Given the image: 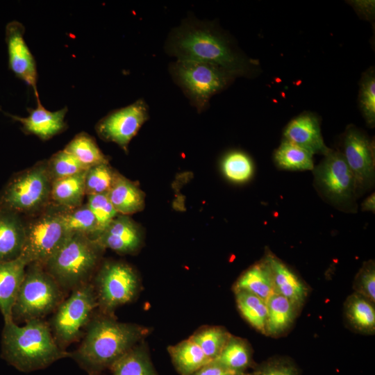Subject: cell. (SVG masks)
Segmentation results:
<instances>
[{
  "label": "cell",
  "mask_w": 375,
  "mask_h": 375,
  "mask_svg": "<svg viewBox=\"0 0 375 375\" xmlns=\"http://www.w3.org/2000/svg\"><path fill=\"white\" fill-rule=\"evenodd\" d=\"M69 354L60 347L49 324L42 319L29 320L22 326L13 320L4 322L1 356L20 372L43 369Z\"/></svg>",
  "instance_id": "cell-3"
},
{
  "label": "cell",
  "mask_w": 375,
  "mask_h": 375,
  "mask_svg": "<svg viewBox=\"0 0 375 375\" xmlns=\"http://www.w3.org/2000/svg\"><path fill=\"white\" fill-rule=\"evenodd\" d=\"M87 197L88 202L86 204L95 217L100 233L118 213L106 194L88 195Z\"/></svg>",
  "instance_id": "cell-38"
},
{
  "label": "cell",
  "mask_w": 375,
  "mask_h": 375,
  "mask_svg": "<svg viewBox=\"0 0 375 375\" xmlns=\"http://www.w3.org/2000/svg\"><path fill=\"white\" fill-rule=\"evenodd\" d=\"M47 166L51 182L88 169L73 155L64 149L52 155L47 160Z\"/></svg>",
  "instance_id": "cell-36"
},
{
  "label": "cell",
  "mask_w": 375,
  "mask_h": 375,
  "mask_svg": "<svg viewBox=\"0 0 375 375\" xmlns=\"http://www.w3.org/2000/svg\"><path fill=\"white\" fill-rule=\"evenodd\" d=\"M344 315L349 326L355 331L366 335L375 332L374 303L353 292L345 300Z\"/></svg>",
  "instance_id": "cell-23"
},
{
  "label": "cell",
  "mask_w": 375,
  "mask_h": 375,
  "mask_svg": "<svg viewBox=\"0 0 375 375\" xmlns=\"http://www.w3.org/2000/svg\"><path fill=\"white\" fill-rule=\"evenodd\" d=\"M86 171L52 181L50 201L63 209H72L83 205L85 196Z\"/></svg>",
  "instance_id": "cell-26"
},
{
  "label": "cell",
  "mask_w": 375,
  "mask_h": 375,
  "mask_svg": "<svg viewBox=\"0 0 375 375\" xmlns=\"http://www.w3.org/2000/svg\"><path fill=\"white\" fill-rule=\"evenodd\" d=\"M59 215L69 233H81L92 239L99 233L97 222L87 204L60 210Z\"/></svg>",
  "instance_id": "cell-31"
},
{
  "label": "cell",
  "mask_w": 375,
  "mask_h": 375,
  "mask_svg": "<svg viewBox=\"0 0 375 375\" xmlns=\"http://www.w3.org/2000/svg\"><path fill=\"white\" fill-rule=\"evenodd\" d=\"M25 27L16 20L7 24L5 40L8 56V67L12 73L31 86L38 94V72L35 58L24 40Z\"/></svg>",
  "instance_id": "cell-14"
},
{
  "label": "cell",
  "mask_w": 375,
  "mask_h": 375,
  "mask_svg": "<svg viewBox=\"0 0 375 375\" xmlns=\"http://www.w3.org/2000/svg\"><path fill=\"white\" fill-rule=\"evenodd\" d=\"M173 365L180 375H192L211 360L190 338L168 347Z\"/></svg>",
  "instance_id": "cell-27"
},
{
  "label": "cell",
  "mask_w": 375,
  "mask_h": 375,
  "mask_svg": "<svg viewBox=\"0 0 375 375\" xmlns=\"http://www.w3.org/2000/svg\"><path fill=\"white\" fill-rule=\"evenodd\" d=\"M62 290L42 265H28L12 309V320L43 319L63 301Z\"/></svg>",
  "instance_id": "cell-6"
},
{
  "label": "cell",
  "mask_w": 375,
  "mask_h": 375,
  "mask_svg": "<svg viewBox=\"0 0 375 375\" xmlns=\"http://www.w3.org/2000/svg\"><path fill=\"white\" fill-rule=\"evenodd\" d=\"M103 249L88 235L70 233L42 265L62 290H73L89 282Z\"/></svg>",
  "instance_id": "cell-4"
},
{
  "label": "cell",
  "mask_w": 375,
  "mask_h": 375,
  "mask_svg": "<svg viewBox=\"0 0 375 375\" xmlns=\"http://www.w3.org/2000/svg\"><path fill=\"white\" fill-rule=\"evenodd\" d=\"M342 154L354 176L357 190L372 184L375 172L374 143L360 131L351 127L344 135Z\"/></svg>",
  "instance_id": "cell-13"
},
{
  "label": "cell",
  "mask_w": 375,
  "mask_h": 375,
  "mask_svg": "<svg viewBox=\"0 0 375 375\" xmlns=\"http://www.w3.org/2000/svg\"><path fill=\"white\" fill-rule=\"evenodd\" d=\"M355 5L360 9V10L365 13L372 15L374 10V1H356Z\"/></svg>",
  "instance_id": "cell-42"
},
{
  "label": "cell",
  "mask_w": 375,
  "mask_h": 375,
  "mask_svg": "<svg viewBox=\"0 0 375 375\" xmlns=\"http://www.w3.org/2000/svg\"><path fill=\"white\" fill-rule=\"evenodd\" d=\"M51 180L47 160L14 175L0 192V206L16 212H40L50 202Z\"/></svg>",
  "instance_id": "cell-7"
},
{
  "label": "cell",
  "mask_w": 375,
  "mask_h": 375,
  "mask_svg": "<svg viewBox=\"0 0 375 375\" xmlns=\"http://www.w3.org/2000/svg\"><path fill=\"white\" fill-rule=\"evenodd\" d=\"M110 370L112 375H158L144 341L128 351Z\"/></svg>",
  "instance_id": "cell-28"
},
{
  "label": "cell",
  "mask_w": 375,
  "mask_h": 375,
  "mask_svg": "<svg viewBox=\"0 0 375 375\" xmlns=\"http://www.w3.org/2000/svg\"><path fill=\"white\" fill-rule=\"evenodd\" d=\"M288 140L313 154L326 155L331 150L324 142L317 117L309 113L295 117L285 127L283 133Z\"/></svg>",
  "instance_id": "cell-18"
},
{
  "label": "cell",
  "mask_w": 375,
  "mask_h": 375,
  "mask_svg": "<svg viewBox=\"0 0 375 375\" xmlns=\"http://www.w3.org/2000/svg\"><path fill=\"white\" fill-rule=\"evenodd\" d=\"M313 170L317 186L332 202L342 204L354 198L356 182L342 153L331 149Z\"/></svg>",
  "instance_id": "cell-11"
},
{
  "label": "cell",
  "mask_w": 375,
  "mask_h": 375,
  "mask_svg": "<svg viewBox=\"0 0 375 375\" xmlns=\"http://www.w3.org/2000/svg\"><path fill=\"white\" fill-rule=\"evenodd\" d=\"M106 194L118 214L131 215L144 208L143 192L134 183L118 173Z\"/></svg>",
  "instance_id": "cell-22"
},
{
  "label": "cell",
  "mask_w": 375,
  "mask_h": 375,
  "mask_svg": "<svg viewBox=\"0 0 375 375\" xmlns=\"http://www.w3.org/2000/svg\"><path fill=\"white\" fill-rule=\"evenodd\" d=\"M356 292L372 302L375 301V265L374 260L365 262L355 276L353 283Z\"/></svg>",
  "instance_id": "cell-40"
},
{
  "label": "cell",
  "mask_w": 375,
  "mask_h": 375,
  "mask_svg": "<svg viewBox=\"0 0 375 375\" xmlns=\"http://www.w3.org/2000/svg\"><path fill=\"white\" fill-rule=\"evenodd\" d=\"M231 335L223 326H205L199 328L190 338L199 345L210 360H213L219 356Z\"/></svg>",
  "instance_id": "cell-33"
},
{
  "label": "cell",
  "mask_w": 375,
  "mask_h": 375,
  "mask_svg": "<svg viewBox=\"0 0 375 375\" xmlns=\"http://www.w3.org/2000/svg\"><path fill=\"white\" fill-rule=\"evenodd\" d=\"M247 375H301V372L290 357L276 356L256 365Z\"/></svg>",
  "instance_id": "cell-37"
},
{
  "label": "cell",
  "mask_w": 375,
  "mask_h": 375,
  "mask_svg": "<svg viewBox=\"0 0 375 375\" xmlns=\"http://www.w3.org/2000/svg\"><path fill=\"white\" fill-rule=\"evenodd\" d=\"M27 265L20 257L0 262V311L4 322L12 320V309L24 278Z\"/></svg>",
  "instance_id": "cell-19"
},
{
  "label": "cell",
  "mask_w": 375,
  "mask_h": 375,
  "mask_svg": "<svg viewBox=\"0 0 375 375\" xmlns=\"http://www.w3.org/2000/svg\"><path fill=\"white\" fill-rule=\"evenodd\" d=\"M278 167L288 170H313L312 154L284 140L274 153Z\"/></svg>",
  "instance_id": "cell-32"
},
{
  "label": "cell",
  "mask_w": 375,
  "mask_h": 375,
  "mask_svg": "<svg viewBox=\"0 0 375 375\" xmlns=\"http://www.w3.org/2000/svg\"><path fill=\"white\" fill-rule=\"evenodd\" d=\"M35 95L37 106L35 108H28V115L26 117L8 115L22 124V129L25 133L47 140L65 130L67 124L65 118L68 109L65 107L59 110L49 111L42 104L38 93Z\"/></svg>",
  "instance_id": "cell-15"
},
{
  "label": "cell",
  "mask_w": 375,
  "mask_h": 375,
  "mask_svg": "<svg viewBox=\"0 0 375 375\" xmlns=\"http://www.w3.org/2000/svg\"><path fill=\"white\" fill-rule=\"evenodd\" d=\"M267 317L265 335L276 338L292 327L299 309L288 299L273 294L267 301Z\"/></svg>",
  "instance_id": "cell-21"
},
{
  "label": "cell",
  "mask_w": 375,
  "mask_h": 375,
  "mask_svg": "<svg viewBox=\"0 0 375 375\" xmlns=\"http://www.w3.org/2000/svg\"><path fill=\"white\" fill-rule=\"evenodd\" d=\"M165 50L176 60L213 64L233 76L246 75L250 69L248 60L234 50L214 24L194 17L184 19L170 31Z\"/></svg>",
  "instance_id": "cell-1"
},
{
  "label": "cell",
  "mask_w": 375,
  "mask_h": 375,
  "mask_svg": "<svg viewBox=\"0 0 375 375\" xmlns=\"http://www.w3.org/2000/svg\"><path fill=\"white\" fill-rule=\"evenodd\" d=\"M117 172L108 162L90 167L85 174V195L107 194L112 187Z\"/></svg>",
  "instance_id": "cell-34"
},
{
  "label": "cell",
  "mask_w": 375,
  "mask_h": 375,
  "mask_svg": "<svg viewBox=\"0 0 375 375\" xmlns=\"http://www.w3.org/2000/svg\"><path fill=\"white\" fill-rule=\"evenodd\" d=\"M362 210L373 211L375 209V197L374 193L369 195L362 203Z\"/></svg>",
  "instance_id": "cell-43"
},
{
  "label": "cell",
  "mask_w": 375,
  "mask_h": 375,
  "mask_svg": "<svg viewBox=\"0 0 375 375\" xmlns=\"http://www.w3.org/2000/svg\"><path fill=\"white\" fill-rule=\"evenodd\" d=\"M24 240L25 223L20 215L0 206V262L19 258Z\"/></svg>",
  "instance_id": "cell-20"
},
{
  "label": "cell",
  "mask_w": 375,
  "mask_h": 375,
  "mask_svg": "<svg viewBox=\"0 0 375 375\" xmlns=\"http://www.w3.org/2000/svg\"><path fill=\"white\" fill-rule=\"evenodd\" d=\"M224 176L235 183H243L252 176L253 167L250 158L244 153L233 151L228 153L222 162Z\"/></svg>",
  "instance_id": "cell-35"
},
{
  "label": "cell",
  "mask_w": 375,
  "mask_h": 375,
  "mask_svg": "<svg viewBox=\"0 0 375 375\" xmlns=\"http://www.w3.org/2000/svg\"><path fill=\"white\" fill-rule=\"evenodd\" d=\"M94 240L104 249L119 253H133L142 243L140 231L127 215L118 214Z\"/></svg>",
  "instance_id": "cell-16"
},
{
  "label": "cell",
  "mask_w": 375,
  "mask_h": 375,
  "mask_svg": "<svg viewBox=\"0 0 375 375\" xmlns=\"http://www.w3.org/2000/svg\"><path fill=\"white\" fill-rule=\"evenodd\" d=\"M63 149L73 155L88 169L108 162L107 157L101 151L95 140L85 132L76 135Z\"/></svg>",
  "instance_id": "cell-30"
},
{
  "label": "cell",
  "mask_w": 375,
  "mask_h": 375,
  "mask_svg": "<svg viewBox=\"0 0 375 375\" xmlns=\"http://www.w3.org/2000/svg\"><path fill=\"white\" fill-rule=\"evenodd\" d=\"M263 258L271 272L274 293L288 299L300 310L309 293L307 284L269 250Z\"/></svg>",
  "instance_id": "cell-17"
},
{
  "label": "cell",
  "mask_w": 375,
  "mask_h": 375,
  "mask_svg": "<svg viewBox=\"0 0 375 375\" xmlns=\"http://www.w3.org/2000/svg\"><path fill=\"white\" fill-rule=\"evenodd\" d=\"M234 293L242 316L256 330L265 335L267 317L266 301L244 290H235Z\"/></svg>",
  "instance_id": "cell-29"
},
{
  "label": "cell",
  "mask_w": 375,
  "mask_h": 375,
  "mask_svg": "<svg viewBox=\"0 0 375 375\" xmlns=\"http://www.w3.org/2000/svg\"><path fill=\"white\" fill-rule=\"evenodd\" d=\"M69 235L61 220L59 211L40 213L25 224V240L19 257L27 265H43Z\"/></svg>",
  "instance_id": "cell-10"
},
{
  "label": "cell",
  "mask_w": 375,
  "mask_h": 375,
  "mask_svg": "<svg viewBox=\"0 0 375 375\" xmlns=\"http://www.w3.org/2000/svg\"><path fill=\"white\" fill-rule=\"evenodd\" d=\"M247 374H239L231 371L217 362L211 360L201 367L192 375H247Z\"/></svg>",
  "instance_id": "cell-41"
},
{
  "label": "cell",
  "mask_w": 375,
  "mask_h": 375,
  "mask_svg": "<svg viewBox=\"0 0 375 375\" xmlns=\"http://www.w3.org/2000/svg\"><path fill=\"white\" fill-rule=\"evenodd\" d=\"M213 361L239 374H247L249 369L256 365L249 343L245 339L233 335Z\"/></svg>",
  "instance_id": "cell-25"
},
{
  "label": "cell",
  "mask_w": 375,
  "mask_h": 375,
  "mask_svg": "<svg viewBox=\"0 0 375 375\" xmlns=\"http://www.w3.org/2000/svg\"><path fill=\"white\" fill-rule=\"evenodd\" d=\"M149 119V107L143 99L114 110L100 119L95 129L103 140L112 142L124 150Z\"/></svg>",
  "instance_id": "cell-12"
},
{
  "label": "cell",
  "mask_w": 375,
  "mask_h": 375,
  "mask_svg": "<svg viewBox=\"0 0 375 375\" xmlns=\"http://www.w3.org/2000/svg\"><path fill=\"white\" fill-rule=\"evenodd\" d=\"M149 333L146 326L103 315L90 320L81 344L69 357L88 375H101Z\"/></svg>",
  "instance_id": "cell-2"
},
{
  "label": "cell",
  "mask_w": 375,
  "mask_h": 375,
  "mask_svg": "<svg viewBox=\"0 0 375 375\" xmlns=\"http://www.w3.org/2000/svg\"><path fill=\"white\" fill-rule=\"evenodd\" d=\"M102 315L113 317L117 308L132 301L140 290L139 278L131 267L120 262H106L93 284Z\"/></svg>",
  "instance_id": "cell-9"
},
{
  "label": "cell",
  "mask_w": 375,
  "mask_h": 375,
  "mask_svg": "<svg viewBox=\"0 0 375 375\" xmlns=\"http://www.w3.org/2000/svg\"><path fill=\"white\" fill-rule=\"evenodd\" d=\"M169 72L198 112L205 111L211 97L234 77L217 65L194 60H176L169 64Z\"/></svg>",
  "instance_id": "cell-5"
},
{
  "label": "cell",
  "mask_w": 375,
  "mask_h": 375,
  "mask_svg": "<svg viewBox=\"0 0 375 375\" xmlns=\"http://www.w3.org/2000/svg\"><path fill=\"white\" fill-rule=\"evenodd\" d=\"M359 102L367 124L373 126L375 122V76L374 70L368 72L362 78Z\"/></svg>",
  "instance_id": "cell-39"
},
{
  "label": "cell",
  "mask_w": 375,
  "mask_h": 375,
  "mask_svg": "<svg viewBox=\"0 0 375 375\" xmlns=\"http://www.w3.org/2000/svg\"><path fill=\"white\" fill-rule=\"evenodd\" d=\"M233 291L244 290L267 301L274 294L271 272L264 258L246 269L237 279Z\"/></svg>",
  "instance_id": "cell-24"
},
{
  "label": "cell",
  "mask_w": 375,
  "mask_h": 375,
  "mask_svg": "<svg viewBox=\"0 0 375 375\" xmlns=\"http://www.w3.org/2000/svg\"><path fill=\"white\" fill-rule=\"evenodd\" d=\"M97 307L94 288L90 282L74 289L70 296L60 303L49 326L60 347L64 349L78 340Z\"/></svg>",
  "instance_id": "cell-8"
}]
</instances>
